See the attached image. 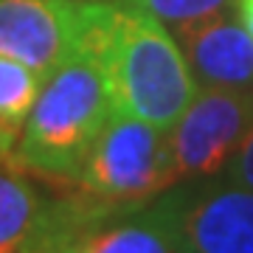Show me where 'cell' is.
Masks as SVG:
<instances>
[{"mask_svg": "<svg viewBox=\"0 0 253 253\" xmlns=\"http://www.w3.org/2000/svg\"><path fill=\"white\" fill-rule=\"evenodd\" d=\"M87 6L79 0H0V54L48 79L82 56Z\"/></svg>", "mask_w": 253, "mask_h": 253, "instance_id": "5b68a950", "label": "cell"}, {"mask_svg": "<svg viewBox=\"0 0 253 253\" xmlns=\"http://www.w3.org/2000/svg\"><path fill=\"white\" fill-rule=\"evenodd\" d=\"M45 211L48 203L40 197L14 155H0V253L23 251Z\"/></svg>", "mask_w": 253, "mask_h": 253, "instance_id": "9c48e42d", "label": "cell"}, {"mask_svg": "<svg viewBox=\"0 0 253 253\" xmlns=\"http://www.w3.org/2000/svg\"><path fill=\"white\" fill-rule=\"evenodd\" d=\"M113 110L101 65L76 56L45 79L17 138L14 161L26 172L76 183Z\"/></svg>", "mask_w": 253, "mask_h": 253, "instance_id": "7a4b0ae2", "label": "cell"}, {"mask_svg": "<svg viewBox=\"0 0 253 253\" xmlns=\"http://www.w3.org/2000/svg\"><path fill=\"white\" fill-rule=\"evenodd\" d=\"M191 73L214 87H248L253 84V37L228 14L174 28Z\"/></svg>", "mask_w": 253, "mask_h": 253, "instance_id": "52a82bcc", "label": "cell"}, {"mask_svg": "<svg viewBox=\"0 0 253 253\" xmlns=\"http://www.w3.org/2000/svg\"><path fill=\"white\" fill-rule=\"evenodd\" d=\"M180 200H158L152 208L107 222L101 219L82 236V253H183L177 239Z\"/></svg>", "mask_w": 253, "mask_h": 253, "instance_id": "ba28073f", "label": "cell"}, {"mask_svg": "<svg viewBox=\"0 0 253 253\" xmlns=\"http://www.w3.org/2000/svg\"><path fill=\"white\" fill-rule=\"evenodd\" d=\"M113 3L141 9L172 28L225 14L228 6H234V0H113Z\"/></svg>", "mask_w": 253, "mask_h": 253, "instance_id": "8fae6325", "label": "cell"}, {"mask_svg": "<svg viewBox=\"0 0 253 253\" xmlns=\"http://www.w3.org/2000/svg\"><path fill=\"white\" fill-rule=\"evenodd\" d=\"M45 79L20 59L0 54V121L23 132L28 113L34 107L37 96Z\"/></svg>", "mask_w": 253, "mask_h": 253, "instance_id": "30bf717a", "label": "cell"}, {"mask_svg": "<svg viewBox=\"0 0 253 253\" xmlns=\"http://www.w3.org/2000/svg\"><path fill=\"white\" fill-rule=\"evenodd\" d=\"M231 183L242 189H253V124L248 126V132L231 158Z\"/></svg>", "mask_w": 253, "mask_h": 253, "instance_id": "7c38bea8", "label": "cell"}, {"mask_svg": "<svg viewBox=\"0 0 253 253\" xmlns=\"http://www.w3.org/2000/svg\"><path fill=\"white\" fill-rule=\"evenodd\" d=\"M82 56L107 76L113 107L158 129H172L197 96V82L166 23L132 6L90 3Z\"/></svg>", "mask_w": 253, "mask_h": 253, "instance_id": "6da1fadb", "label": "cell"}, {"mask_svg": "<svg viewBox=\"0 0 253 253\" xmlns=\"http://www.w3.org/2000/svg\"><path fill=\"white\" fill-rule=\"evenodd\" d=\"M251 124L253 93L206 84L166 132L177 180L217 174L234 158Z\"/></svg>", "mask_w": 253, "mask_h": 253, "instance_id": "277c9868", "label": "cell"}, {"mask_svg": "<svg viewBox=\"0 0 253 253\" xmlns=\"http://www.w3.org/2000/svg\"><path fill=\"white\" fill-rule=\"evenodd\" d=\"M234 9H236L239 23H242L253 37V0H234Z\"/></svg>", "mask_w": 253, "mask_h": 253, "instance_id": "4fadbf2b", "label": "cell"}, {"mask_svg": "<svg viewBox=\"0 0 253 253\" xmlns=\"http://www.w3.org/2000/svg\"><path fill=\"white\" fill-rule=\"evenodd\" d=\"M183 253H253V189L231 186L177 211Z\"/></svg>", "mask_w": 253, "mask_h": 253, "instance_id": "8992f818", "label": "cell"}, {"mask_svg": "<svg viewBox=\"0 0 253 253\" xmlns=\"http://www.w3.org/2000/svg\"><path fill=\"white\" fill-rule=\"evenodd\" d=\"M177 183L166 129L113 110L76 186L104 208H141Z\"/></svg>", "mask_w": 253, "mask_h": 253, "instance_id": "3957f363", "label": "cell"}]
</instances>
